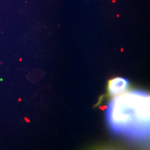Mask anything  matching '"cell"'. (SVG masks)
<instances>
[{
  "instance_id": "6da1fadb",
  "label": "cell",
  "mask_w": 150,
  "mask_h": 150,
  "mask_svg": "<svg viewBox=\"0 0 150 150\" xmlns=\"http://www.w3.org/2000/svg\"><path fill=\"white\" fill-rule=\"evenodd\" d=\"M107 122L114 132L129 137L144 138L150 132V96L142 92H129L110 103Z\"/></svg>"
},
{
  "instance_id": "7a4b0ae2",
  "label": "cell",
  "mask_w": 150,
  "mask_h": 150,
  "mask_svg": "<svg viewBox=\"0 0 150 150\" xmlns=\"http://www.w3.org/2000/svg\"><path fill=\"white\" fill-rule=\"evenodd\" d=\"M129 85V81L122 77H117L109 81L108 89L110 95H120L124 92Z\"/></svg>"
}]
</instances>
